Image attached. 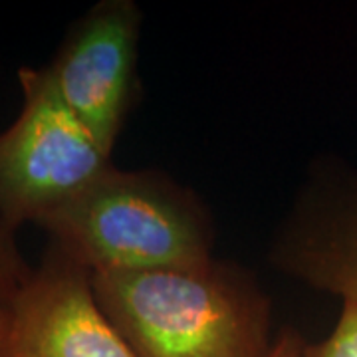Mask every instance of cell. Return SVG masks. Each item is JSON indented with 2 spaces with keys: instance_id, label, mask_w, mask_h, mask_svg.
Listing matches in <instances>:
<instances>
[{
  "instance_id": "6da1fadb",
  "label": "cell",
  "mask_w": 357,
  "mask_h": 357,
  "mask_svg": "<svg viewBox=\"0 0 357 357\" xmlns=\"http://www.w3.org/2000/svg\"><path fill=\"white\" fill-rule=\"evenodd\" d=\"M96 300L135 357H266L270 300L243 268L93 272Z\"/></svg>"
},
{
  "instance_id": "7a4b0ae2",
  "label": "cell",
  "mask_w": 357,
  "mask_h": 357,
  "mask_svg": "<svg viewBox=\"0 0 357 357\" xmlns=\"http://www.w3.org/2000/svg\"><path fill=\"white\" fill-rule=\"evenodd\" d=\"M38 227L50 234V244L91 274L197 270L215 262L203 203L157 171L112 165Z\"/></svg>"
},
{
  "instance_id": "3957f363",
  "label": "cell",
  "mask_w": 357,
  "mask_h": 357,
  "mask_svg": "<svg viewBox=\"0 0 357 357\" xmlns=\"http://www.w3.org/2000/svg\"><path fill=\"white\" fill-rule=\"evenodd\" d=\"M22 112L0 133V222L16 232L62 208L112 167V151L62 102L46 68H22Z\"/></svg>"
},
{
  "instance_id": "277c9868",
  "label": "cell",
  "mask_w": 357,
  "mask_h": 357,
  "mask_svg": "<svg viewBox=\"0 0 357 357\" xmlns=\"http://www.w3.org/2000/svg\"><path fill=\"white\" fill-rule=\"evenodd\" d=\"M141 10L131 0H103L70 28L46 68L70 112L114 151L135 96Z\"/></svg>"
},
{
  "instance_id": "5b68a950",
  "label": "cell",
  "mask_w": 357,
  "mask_h": 357,
  "mask_svg": "<svg viewBox=\"0 0 357 357\" xmlns=\"http://www.w3.org/2000/svg\"><path fill=\"white\" fill-rule=\"evenodd\" d=\"M8 312L0 357H135L98 304L91 272L54 244Z\"/></svg>"
},
{
  "instance_id": "8992f818",
  "label": "cell",
  "mask_w": 357,
  "mask_h": 357,
  "mask_svg": "<svg viewBox=\"0 0 357 357\" xmlns=\"http://www.w3.org/2000/svg\"><path fill=\"white\" fill-rule=\"evenodd\" d=\"M272 262L357 306V175L318 178L272 248Z\"/></svg>"
},
{
  "instance_id": "52a82bcc",
  "label": "cell",
  "mask_w": 357,
  "mask_h": 357,
  "mask_svg": "<svg viewBox=\"0 0 357 357\" xmlns=\"http://www.w3.org/2000/svg\"><path fill=\"white\" fill-rule=\"evenodd\" d=\"M34 268L28 266L18 248L16 232L8 230L0 222V306L8 307L14 296L20 292Z\"/></svg>"
},
{
  "instance_id": "ba28073f",
  "label": "cell",
  "mask_w": 357,
  "mask_h": 357,
  "mask_svg": "<svg viewBox=\"0 0 357 357\" xmlns=\"http://www.w3.org/2000/svg\"><path fill=\"white\" fill-rule=\"evenodd\" d=\"M304 357H357V306L344 304L332 333L318 344H306Z\"/></svg>"
},
{
  "instance_id": "9c48e42d",
  "label": "cell",
  "mask_w": 357,
  "mask_h": 357,
  "mask_svg": "<svg viewBox=\"0 0 357 357\" xmlns=\"http://www.w3.org/2000/svg\"><path fill=\"white\" fill-rule=\"evenodd\" d=\"M306 351V342L296 330H282L276 340L272 342V347L266 354V357H304Z\"/></svg>"
},
{
  "instance_id": "30bf717a",
  "label": "cell",
  "mask_w": 357,
  "mask_h": 357,
  "mask_svg": "<svg viewBox=\"0 0 357 357\" xmlns=\"http://www.w3.org/2000/svg\"><path fill=\"white\" fill-rule=\"evenodd\" d=\"M8 319H10V312H8V307L0 306V344H2L4 333H6V328H8Z\"/></svg>"
}]
</instances>
